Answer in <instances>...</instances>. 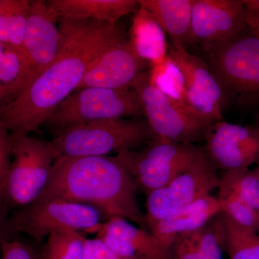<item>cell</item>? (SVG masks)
I'll use <instances>...</instances> for the list:
<instances>
[{"label": "cell", "mask_w": 259, "mask_h": 259, "mask_svg": "<svg viewBox=\"0 0 259 259\" xmlns=\"http://www.w3.org/2000/svg\"><path fill=\"white\" fill-rule=\"evenodd\" d=\"M47 3L59 20H92L110 24L117 23L140 8L139 0H49Z\"/></svg>", "instance_id": "obj_17"}, {"label": "cell", "mask_w": 259, "mask_h": 259, "mask_svg": "<svg viewBox=\"0 0 259 259\" xmlns=\"http://www.w3.org/2000/svg\"><path fill=\"white\" fill-rule=\"evenodd\" d=\"M218 200L221 212L245 229L259 231V212L220 182Z\"/></svg>", "instance_id": "obj_25"}, {"label": "cell", "mask_w": 259, "mask_h": 259, "mask_svg": "<svg viewBox=\"0 0 259 259\" xmlns=\"http://www.w3.org/2000/svg\"><path fill=\"white\" fill-rule=\"evenodd\" d=\"M225 248L226 230L220 212L203 226L177 236L167 259H223Z\"/></svg>", "instance_id": "obj_16"}, {"label": "cell", "mask_w": 259, "mask_h": 259, "mask_svg": "<svg viewBox=\"0 0 259 259\" xmlns=\"http://www.w3.org/2000/svg\"><path fill=\"white\" fill-rule=\"evenodd\" d=\"M6 97V94H5L4 90L0 87V101Z\"/></svg>", "instance_id": "obj_36"}, {"label": "cell", "mask_w": 259, "mask_h": 259, "mask_svg": "<svg viewBox=\"0 0 259 259\" xmlns=\"http://www.w3.org/2000/svg\"><path fill=\"white\" fill-rule=\"evenodd\" d=\"M209 69L222 88L227 103L259 104V39L238 35L226 41L202 44Z\"/></svg>", "instance_id": "obj_3"}, {"label": "cell", "mask_w": 259, "mask_h": 259, "mask_svg": "<svg viewBox=\"0 0 259 259\" xmlns=\"http://www.w3.org/2000/svg\"><path fill=\"white\" fill-rule=\"evenodd\" d=\"M83 259H121L102 239L86 238Z\"/></svg>", "instance_id": "obj_31"}, {"label": "cell", "mask_w": 259, "mask_h": 259, "mask_svg": "<svg viewBox=\"0 0 259 259\" xmlns=\"http://www.w3.org/2000/svg\"><path fill=\"white\" fill-rule=\"evenodd\" d=\"M205 153L187 171L165 187L147 194L146 224L157 222L209 195L219 187L221 177Z\"/></svg>", "instance_id": "obj_10"}, {"label": "cell", "mask_w": 259, "mask_h": 259, "mask_svg": "<svg viewBox=\"0 0 259 259\" xmlns=\"http://www.w3.org/2000/svg\"><path fill=\"white\" fill-rule=\"evenodd\" d=\"M149 79L153 86L171 99L172 101L191 114L199 117L189 103L185 76L176 63L168 54L161 64L151 67Z\"/></svg>", "instance_id": "obj_23"}, {"label": "cell", "mask_w": 259, "mask_h": 259, "mask_svg": "<svg viewBox=\"0 0 259 259\" xmlns=\"http://www.w3.org/2000/svg\"><path fill=\"white\" fill-rule=\"evenodd\" d=\"M255 172H256L257 175H258V176L259 177V163L258 166L257 167L256 169L255 170Z\"/></svg>", "instance_id": "obj_37"}, {"label": "cell", "mask_w": 259, "mask_h": 259, "mask_svg": "<svg viewBox=\"0 0 259 259\" xmlns=\"http://www.w3.org/2000/svg\"><path fill=\"white\" fill-rule=\"evenodd\" d=\"M140 6L147 10L171 41L185 46L191 41L193 0H139Z\"/></svg>", "instance_id": "obj_20"}, {"label": "cell", "mask_w": 259, "mask_h": 259, "mask_svg": "<svg viewBox=\"0 0 259 259\" xmlns=\"http://www.w3.org/2000/svg\"><path fill=\"white\" fill-rule=\"evenodd\" d=\"M221 184L259 212V177L255 171L242 168L225 171Z\"/></svg>", "instance_id": "obj_27"}, {"label": "cell", "mask_w": 259, "mask_h": 259, "mask_svg": "<svg viewBox=\"0 0 259 259\" xmlns=\"http://www.w3.org/2000/svg\"><path fill=\"white\" fill-rule=\"evenodd\" d=\"M59 20L61 47L56 59L0 108V121L13 138L36 131L56 107L77 90L97 59L107 49L125 40L117 23Z\"/></svg>", "instance_id": "obj_1"}, {"label": "cell", "mask_w": 259, "mask_h": 259, "mask_svg": "<svg viewBox=\"0 0 259 259\" xmlns=\"http://www.w3.org/2000/svg\"><path fill=\"white\" fill-rule=\"evenodd\" d=\"M30 66L25 53L0 42V87L6 96H16L30 83Z\"/></svg>", "instance_id": "obj_22"}, {"label": "cell", "mask_w": 259, "mask_h": 259, "mask_svg": "<svg viewBox=\"0 0 259 259\" xmlns=\"http://www.w3.org/2000/svg\"><path fill=\"white\" fill-rule=\"evenodd\" d=\"M9 0H0V42L8 44Z\"/></svg>", "instance_id": "obj_33"}, {"label": "cell", "mask_w": 259, "mask_h": 259, "mask_svg": "<svg viewBox=\"0 0 259 259\" xmlns=\"http://www.w3.org/2000/svg\"><path fill=\"white\" fill-rule=\"evenodd\" d=\"M137 190L134 177L117 156H60L56 158L49 183L37 199L90 204L107 220L123 218L148 231Z\"/></svg>", "instance_id": "obj_2"}, {"label": "cell", "mask_w": 259, "mask_h": 259, "mask_svg": "<svg viewBox=\"0 0 259 259\" xmlns=\"http://www.w3.org/2000/svg\"><path fill=\"white\" fill-rule=\"evenodd\" d=\"M2 259H44L41 253L17 238L6 241L3 245Z\"/></svg>", "instance_id": "obj_30"}, {"label": "cell", "mask_w": 259, "mask_h": 259, "mask_svg": "<svg viewBox=\"0 0 259 259\" xmlns=\"http://www.w3.org/2000/svg\"><path fill=\"white\" fill-rule=\"evenodd\" d=\"M128 41L137 55L151 67L166 59L168 49L166 32L142 7L140 6L133 18Z\"/></svg>", "instance_id": "obj_19"}, {"label": "cell", "mask_w": 259, "mask_h": 259, "mask_svg": "<svg viewBox=\"0 0 259 259\" xmlns=\"http://www.w3.org/2000/svg\"><path fill=\"white\" fill-rule=\"evenodd\" d=\"M226 230V248L230 259H259V236L221 212Z\"/></svg>", "instance_id": "obj_24"}, {"label": "cell", "mask_w": 259, "mask_h": 259, "mask_svg": "<svg viewBox=\"0 0 259 259\" xmlns=\"http://www.w3.org/2000/svg\"><path fill=\"white\" fill-rule=\"evenodd\" d=\"M56 158L49 141L29 136L13 138L5 188L11 208H22L38 198L49 183Z\"/></svg>", "instance_id": "obj_8"}, {"label": "cell", "mask_w": 259, "mask_h": 259, "mask_svg": "<svg viewBox=\"0 0 259 259\" xmlns=\"http://www.w3.org/2000/svg\"><path fill=\"white\" fill-rule=\"evenodd\" d=\"M10 210L11 207L9 204L0 199V246H3L6 241L16 238L15 233L10 221Z\"/></svg>", "instance_id": "obj_32"}, {"label": "cell", "mask_w": 259, "mask_h": 259, "mask_svg": "<svg viewBox=\"0 0 259 259\" xmlns=\"http://www.w3.org/2000/svg\"><path fill=\"white\" fill-rule=\"evenodd\" d=\"M2 249H3V246H0V259H2Z\"/></svg>", "instance_id": "obj_38"}, {"label": "cell", "mask_w": 259, "mask_h": 259, "mask_svg": "<svg viewBox=\"0 0 259 259\" xmlns=\"http://www.w3.org/2000/svg\"><path fill=\"white\" fill-rule=\"evenodd\" d=\"M167 54L185 76L189 103L194 112L212 125L221 121L228 103L207 62L190 54L185 46L178 42L172 41Z\"/></svg>", "instance_id": "obj_11"}, {"label": "cell", "mask_w": 259, "mask_h": 259, "mask_svg": "<svg viewBox=\"0 0 259 259\" xmlns=\"http://www.w3.org/2000/svg\"><path fill=\"white\" fill-rule=\"evenodd\" d=\"M139 94L144 116L153 137L178 144H192L205 140L212 125L177 105L149 79V71L133 83Z\"/></svg>", "instance_id": "obj_9"}, {"label": "cell", "mask_w": 259, "mask_h": 259, "mask_svg": "<svg viewBox=\"0 0 259 259\" xmlns=\"http://www.w3.org/2000/svg\"><path fill=\"white\" fill-rule=\"evenodd\" d=\"M204 151L192 144H178L152 137L140 151H125L117 157L134 177L138 189L158 190L190 168Z\"/></svg>", "instance_id": "obj_7"}, {"label": "cell", "mask_w": 259, "mask_h": 259, "mask_svg": "<svg viewBox=\"0 0 259 259\" xmlns=\"http://www.w3.org/2000/svg\"><path fill=\"white\" fill-rule=\"evenodd\" d=\"M152 137L146 120L113 118L65 130L49 142L56 158L110 156L112 153L134 151Z\"/></svg>", "instance_id": "obj_4"}, {"label": "cell", "mask_w": 259, "mask_h": 259, "mask_svg": "<svg viewBox=\"0 0 259 259\" xmlns=\"http://www.w3.org/2000/svg\"><path fill=\"white\" fill-rule=\"evenodd\" d=\"M86 237L79 232L56 231L47 237L42 248L44 259H83Z\"/></svg>", "instance_id": "obj_26"}, {"label": "cell", "mask_w": 259, "mask_h": 259, "mask_svg": "<svg viewBox=\"0 0 259 259\" xmlns=\"http://www.w3.org/2000/svg\"><path fill=\"white\" fill-rule=\"evenodd\" d=\"M144 115L139 94L132 88H84L61 102L44 124L57 134L95 121Z\"/></svg>", "instance_id": "obj_5"}, {"label": "cell", "mask_w": 259, "mask_h": 259, "mask_svg": "<svg viewBox=\"0 0 259 259\" xmlns=\"http://www.w3.org/2000/svg\"><path fill=\"white\" fill-rule=\"evenodd\" d=\"M243 0H193L191 41L222 42L241 35L246 28Z\"/></svg>", "instance_id": "obj_12"}, {"label": "cell", "mask_w": 259, "mask_h": 259, "mask_svg": "<svg viewBox=\"0 0 259 259\" xmlns=\"http://www.w3.org/2000/svg\"><path fill=\"white\" fill-rule=\"evenodd\" d=\"M99 231L116 235L128 242L138 259H167L168 249L154 235L123 218H109Z\"/></svg>", "instance_id": "obj_21"}, {"label": "cell", "mask_w": 259, "mask_h": 259, "mask_svg": "<svg viewBox=\"0 0 259 259\" xmlns=\"http://www.w3.org/2000/svg\"><path fill=\"white\" fill-rule=\"evenodd\" d=\"M246 9L245 21L250 32L259 39V9Z\"/></svg>", "instance_id": "obj_34"}, {"label": "cell", "mask_w": 259, "mask_h": 259, "mask_svg": "<svg viewBox=\"0 0 259 259\" xmlns=\"http://www.w3.org/2000/svg\"><path fill=\"white\" fill-rule=\"evenodd\" d=\"M59 19L47 2L32 0L23 41V51L30 66V84L56 59L61 47Z\"/></svg>", "instance_id": "obj_14"}, {"label": "cell", "mask_w": 259, "mask_h": 259, "mask_svg": "<svg viewBox=\"0 0 259 259\" xmlns=\"http://www.w3.org/2000/svg\"><path fill=\"white\" fill-rule=\"evenodd\" d=\"M205 141L206 154L216 168L226 171L248 168L259 160V128L219 121Z\"/></svg>", "instance_id": "obj_13"}, {"label": "cell", "mask_w": 259, "mask_h": 259, "mask_svg": "<svg viewBox=\"0 0 259 259\" xmlns=\"http://www.w3.org/2000/svg\"><path fill=\"white\" fill-rule=\"evenodd\" d=\"M220 212L218 199L209 194L169 217L148 225V229L168 249L177 236L203 226Z\"/></svg>", "instance_id": "obj_18"}, {"label": "cell", "mask_w": 259, "mask_h": 259, "mask_svg": "<svg viewBox=\"0 0 259 259\" xmlns=\"http://www.w3.org/2000/svg\"><path fill=\"white\" fill-rule=\"evenodd\" d=\"M146 64L137 55L128 40H123L107 49L97 59L77 90L132 88L133 83L144 72Z\"/></svg>", "instance_id": "obj_15"}, {"label": "cell", "mask_w": 259, "mask_h": 259, "mask_svg": "<svg viewBox=\"0 0 259 259\" xmlns=\"http://www.w3.org/2000/svg\"><path fill=\"white\" fill-rule=\"evenodd\" d=\"M103 213L90 204L61 199H36L14 211L10 221L17 234L23 233L37 243L56 231L97 233Z\"/></svg>", "instance_id": "obj_6"}, {"label": "cell", "mask_w": 259, "mask_h": 259, "mask_svg": "<svg viewBox=\"0 0 259 259\" xmlns=\"http://www.w3.org/2000/svg\"><path fill=\"white\" fill-rule=\"evenodd\" d=\"M30 3L28 0H9L8 44L23 51Z\"/></svg>", "instance_id": "obj_28"}, {"label": "cell", "mask_w": 259, "mask_h": 259, "mask_svg": "<svg viewBox=\"0 0 259 259\" xmlns=\"http://www.w3.org/2000/svg\"><path fill=\"white\" fill-rule=\"evenodd\" d=\"M13 144V136L0 121V199L5 201V188L11 164Z\"/></svg>", "instance_id": "obj_29"}, {"label": "cell", "mask_w": 259, "mask_h": 259, "mask_svg": "<svg viewBox=\"0 0 259 259\" xmlns=\"http://www.w3.org/2000/svg\"><path fill=\"white\" fill-rule=\"evenodd\" d=\"M247 9H259V0H243Z\"/></svg>", "instance_id": "obj_35"}]
</instances>
